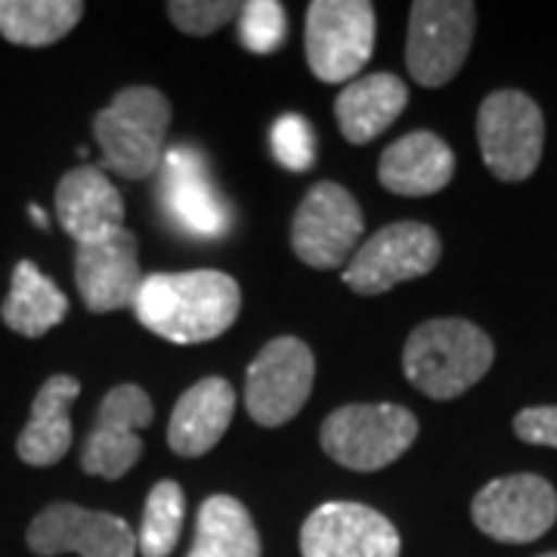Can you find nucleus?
<instances>
[{
	"label": "nucleus",
	"mask_w": 557,
	"mask_h": 557,
	"mask_svg": "<svg viewBox=\"0 0 557 557\" xmlns=\"http://www.w3.org/2000/svg\"><path fill=\"white\" fill-rule=\"evenodd\" d=\"M406 102H409V87L397 75L379 72L350 81L341 90V97L335 100V119L344 139L362 146L381 137L403 115Z\"/></svg>",
	"instance_id": "obj_21"
},
{
	"label": "nucleus",
	"mask_w": 557,
	"mask_h": 557,
	"mask_svg": "<svg viewBox=\"0 0 557 557\" xmlns=\"http://www.w3.org/2000/svg\"><path fill=\"white\" fill-rule=\"evenodd\" d=\"M137 236L124 226L109 239L78 245L75 251V285L81 300L94 313H112L134 307L139 292Z\"/></svg>",
	"instance_id": "obj_16"
},
{
	"label": "nucleus",
	"mask_w": 557,
	"mask_h": 557,
	"mask_svg": "<svg viewBox=\"0 0 557 557\" xmlns=\"http://www.w3.org/2000/svg\"><path fill=\"white\" fill-rule=\"evenodd\" d=\"M542 557H557V552H552V555H542Z\"/></svg>",
	"instance_id": "obj_31"
},
{
	"label": "nucleus",
	"mask_w": 557,
	"mask_h": 557,
	"mask_svg": "<svg viewBox=\"0 0 557 557\" xmlns=\"http://www.w3.org/2000/svg\"><path fill=\"white\" fill-rule=\"evenodd\" d=\"M440 236L416 220L379 230L344 267V285L357 295H384L399 282L428 276L440 263Z\"/></svg>",
	"instance_id": "obj_8"
},
{
	"label": "nucleus",
	"mask_w": 557,
	"mask_h": 557,
	"mask_svg": "<svg viewBox=\"0 0 557 557\" xmlns=\"http://www.w3.org/2000/svg\"><path fill=\"white\" fill-rule=\"evenodd\" d=\"M84 16L81 0H0V35L20 47H50Z\"/></svg>",
	"instance_id": "obj_24"
},
{
	"label": "nucleus",
	"mask_w": 557,
	"mask_h": 557,
	"mask_svg": "<svg viewBox=\"0 0 557 557\" xmlns=\"http://www.w3.org/2000/svg\"><path fill=\"white\" fill-rule=\"evenodd\" d=\"M304 47L319 81H354L375 50V7L366 0H313Z\"/></svg>",
	"instance_id": "obj_5"
},
{
	"label": "nucleus",
	"mask_w": 557,
	"mask_h": 557,
	"mask_svg": "<svg viewBox=\"0 0 557 557\" xmlns=\"http://www.w3.org/2000/svg\"><path fill=\"white\" fill-rule=\"evenodd\" d=\"M496 347L468 319H431L418 325L403 350V372L424 397L456 399L493 366Z\"/></svg>",
	"instance_id": "obj_2"
},
{
	"label": "nucleus",
	"mask_w": 557,
	"mask_h": 557,
	"mask_svg": "<svg viewBox=\"0 0 557 557\" xmlns=\"http://www.w3.org/2000/svg\"><path fill=\"white\" fill-rule=\"evenodd\" d=\"M456 174V156L449 143H443L431 131H412L394 139L379 161L381 186L394 196H434L449 186Z\"/></svg>",
	"instance_id": "obj_18"
},
{
	"label": "nucleus",
	"mask_w": 557,
	"mask_h": 557,
	"mask_svg": "<svg viewBox=\"0 0 557 557\" xmlns=\"http://www.w3.org/2000/svg\"><path fill=\"white\" fill-rule=\"evenodd\" d=\"M159 205L164 218L196 239H220L230 233V205L220 196L205 159L193 146H174L161 159Z\"/></svg>",
	"instance_id": "obj_11"
},
{
	"label": "nucleus",
	"mask_w": 557,
	"mask_h": 557,
	"mask_svg": "<svg viewBox=\"0 0 557 557\" xmlns=\"http://www.w3.org/2000/svg\"><path fill=\"white\" fill-rule=\"evenodd\" d=\"M322 449L350 471H381L394 465L418 437V418L394 403L341 406L322 421Z\"/></svg>",
	"instance_id": "obj_4"
},
{
	"label": "nucleus",
	"mask_w": 557,
	"mask_h": 557,
	"mask_svg": "<svg viewBox=\"0 0 557 557\" xmlns=\"http://www.w3.org/2000/svg\"><path fill=\"white\" fill-rule=\"evenodd\" d=\"M171 102L156 87H124L94 121L100 143V171L124 180L152 177L164 159Z\"/></svg>",
	"instance_id": "obj_3"
},
{
	"label": "nucleus",
	"mask_w": 557,
	"mask_h": 557,
	"mask_svg": "<svg viewBox=\"0 0 557 557\" xmlns=\"http://www.w3.org/2000/svg\"><path fill=\"white\" fill-rule=\"evenodd\" d=\"M3 322L25 338H44L69 317V298L60 292L53 278L40 273L32 260H20L13 270L10 295L0 310Z\"/></svg>",
	"instance_id": "obj_22"
},
{
	"label": "nucleus",
	"mask_w": 557,
	"mask_h": 557,
	"mask_svg": "<svg viewBox=\"0 0 557 557\" xmlns=\"http://www.w3.org/2000/svg\"><path fill=\"white\" fill-rule=\"evenodd\" d=\"M515 434L533 446L557 449V406H530L515 418Z\"/></svg>",
	"instance_id": "obj_29"
},
{
	"label": "nucleus",
	"mask_w": 557,
	"mask_h": 557,
	"mask_svg": "<svg viewBox=\"0 0 557 557\" xmlns=\"http://www.w3.org/2000/svg\"><path fill=\"white\" fill-rule=\"evenodd\" d=\"M317 359L300 338L270 341L245 375V409L263 428H278L298 416L313 391Z\"/></svg>",
	"instance_id": "obj_9"
},
{
	"label": "nucleus",
	"mask_w": 557,
	"mask_h": 557,
	"mask_svg": "<svg viewBox=\"0 0 557 557\" xmlns=\"http://www.w3.org/2000/svg\"><path fill=\"white\" fill-rule=\"evenodd\" d=\"M239 10L242 3H233V0H171L168 3L174 25L196 38H205V35L223 28L226 22L239 16Z\"/></svg>",
	"instance_id": "obj_28"
},
{
	"label": "nucleus",
	"mask_w": 557,
	"mask_h": 557,
	"mask_svg": "<svg viewBox=\"0 0 557 557\" xmlns=\"http://www.w3.org/2000/svg\"><path fill=\"white\" fill-rule=\"evenodd\" d=\"M270 146L273 156L285 168V171H310L317 161V134L310 127V121L300 119L295 112H285L282 119H276L273 131H270Z\"/></svg>",
	"instance_id": "obj_27"
},
{
	"label": "nucleus",
	"mask_w": 557,
	"mask_h": 557,
	"mask_svg": "<svg viewBox=\"0 0 557 557\" xmlns=\"http://www.w3.org/2000/svg\"><path fill=\"white\" fill-rule=\"evenodd\" d=\"M28 548L40 557H137V533L127 520L72 502L44 508L28 527Z\"/></svg>",
	"instance_id": "obj_14"
},
{
	"label": "nucleus",
	"mask_w": 557,
	"mask_h": 557,
	"mask_svg": "<svg viewBox=\"0 0 557 557\" xmlns=\"http://www.w3.org/2000/svg\"><path fill=\"white\" fill-rule=\"evenodd\" d=\"M81 394L78 379L53 375L44 381L32 403V418L16 440V453L25 465L50 468L72 449V406Z\"/></svg>",
	"instance_id": "obj_20"
},
{
	"label": "nucleus",
	"mask_w": 557,
	"mask_h": 557,
	"mask_svg": "<svg viewBox=\"0 0 557 557\" xmlns=\"http://www.w3.org/2000/svg\"><path fill=\"white\" fill-rule=\"evenodd\" d=\"M478 143L486 168L502 183L533 177L545 146V119L520 90H496L480 102Z\"/></svg>",
	"instance_id": "obj_6"
},
{
	"label": "nucleus",
	"mask_w": 557,
	"mask_h": 557,
	"mask_svg": "<svg viewBox=\"0 0 557 557\" xmlns=\"http://www.w3.org/2000/svg\"><path fill=\"white\" fill-rule=\"evenodd\" d=\"M239 282L220 270L152 273L139 282L134 313L171 344H205L220 338L239 319Z\"/></svg>",
	"instance_id": "obj_1"
},
{
	"label": "nucleus",
	"mask_w": 557,
	"mask_h": 557,
	"mask_svg": "<svg viewBox=\"0 0 557 557\" xmlns=\"http://www.w3.org/2000/svg\"><path fill=\"white\" fill-rule=\"evenodd\" d=\"M189 557H260L258 527L239 498H205Z\"/></svg>",
	"instance_id": "obj_23"
},
{
	"label": "nucleus",
	"mask_w": 557,
	"mask_h": 557,
	"mask_svg": "<svg viewBox=\"0 0 557 557\" xmlns=\"http://www.w3.org/2000/svg\"><path fill=\"white\" fill-rule=\"evenodd\" d=\"M28 218H32V223H38L40 230H50V220H47L44 208H38V205H28Z\"/></svg>",
	"instance_id": "obj_30"
},
{
	"label": "nucleus",
	"mask_w": 557,
	"mask_h": 557,
	"mask_svg": "<svg viewBox=\"0 0 557 557\" xmlns=\"http://www.w3.org/2000/svg\"><path fill=\"white\" fill-rule=\"evenodd\" d=\"M57 214L75 245H94L124 230V199L94 164H81L60 180Z\"/></svg>",
	"instance_id": "obj_17"
},
{
	"label": "nucleus",
	"mask_w": 557,
	"mask_h": 557,
	"mask_svg": "<svg viewBox=\"0 0 557 557\" xmlns=\"http://www.w3.org/2000/svg\"><path fill=\"white\" fill-rule=\"evenodd\" d=\"M480 533L496 542H536L557 520V493L536 474H511L486 483L471 505Z\"/></svg>",
	"instance_id": "obj_13"
},
{
	"label": "nucleus",
	"mask_w": 557,
	"mask_h": 557,
	"mask_svg": "<svg viewBox=\"0 0 557 557\" xmlns=\"http://www.w3.org/2000/svg\"><path fill=\"white\" fill-rule=\"evenodd\" d=\"M183 515H186V496L174 480H159L143 508V523H139L137 552L143 557H168L180 542L183 530Z\"/></svg>",
	"instance_id": "obj_25"
},
{
	"label": "nucleus",
	"mask_w": 557,
	"mask_h": 557,
	"mask_svg": "<svg viewBox=\"0 0 557 557\" xmlns=\"http://www.w3.org/2000/svg\"><path fill=\"white\" fill-rule=\"evenodd\" d=\"M304 557H399V533L381 511L359 502H325L300 530Z\"/></svg>",
	"instance_id": "obj_15"
},
{
	"label": "nucleus",
	"mask_w": 557,
	"mask_h": 557,
	"mask_svg": "<svg viewBox=\"0 0 557 557\" xmlns=\"http://www.w3.org/2000/svg\"><path fill=\"white\" fill-rule=\"evenodd\" d=\"M478 10L468 0H418L409 16L406 65L421 87L456 78L474 40Z\"/></svg>",
	"instance_id": "obj_7"
},
{
	"label": "nucleus",
	"mask_w": 557,
	"mask_h": 557,
	"mask_svg": "<svg viewBox=\"0 0 557 557\" xmlns=\"http://www.w3.org/2000/svg\"><path fill=\"white\" fill-rule=\"evenodd\" d=\"M156 406L137 384L112 387L100 403L94 431L81 449V471L94 478H124L143 456L139 431L152 424Z\"/></svg>",
	"instance_id": "obj_12"
},
{
	"label": "nucleus",
	"mask_w": 557,
	"mask_h": 557,
	"mask_svg": "<svg viewBox=\"0 0 557 557\" xmlns=\"http://www.w3.org/2000/svg\"><path fill=\"white\" fill-rule=\"evenodd\" d=\"M288 38L285 7L278 0H248L239 10V40L251 53H276Z\"/></svg>",
	"instance_id": "obj_26"
},
{
	"label": "nucleus",
	"mask_w": 557,
	"mask_h": 557,
	"mask_svg": "<svg viewBox=\"0 0 557 557\" xmlns=\"http://www.w3.org/2000/svg\"><path fill=\"white\" fill-rule=\"evenodd\" d=\"M233 416H236L233 384L226 379L199 381L177 399L168 424V443L183 458L205 456L226 434Z\"/></svg>",
	"instance_id": "obj_19"
},
{
	"label": "nucleus",
	"mask_w": 557,
	"mask_h": 557,
	"mask_svg": "<svg viewBox=\"0 0 557 557\" xmlns=\"http://www.w3.org/2000/svg\"><path fill=\"white\" fill-rule=\"evenodd\" d=\"M359 201L338 183H317L295 211L292 248L313 270H335L354 258L362 236Z\"/></svg>",
	"instance_id": "obj_10"
}]
</instances>
